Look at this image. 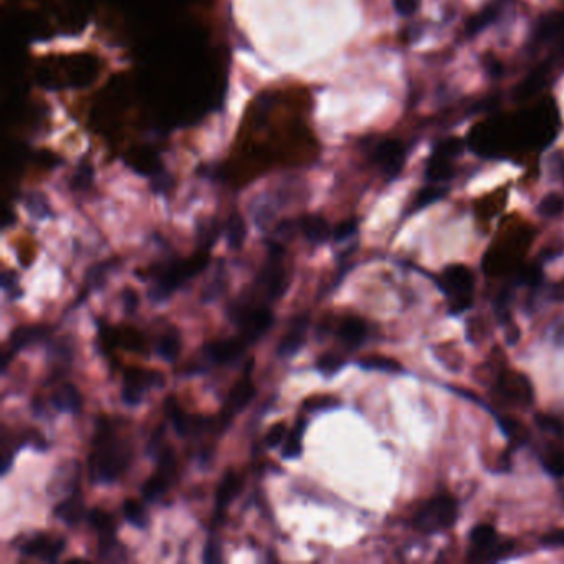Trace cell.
Wrapping results in <instances>:
<instances>
[{"label": "cell", "mask_w": 564, "mask_h": 564, "mask_svg": "<svg viewBox=\"0 0 564 564\" xmlns=\"http://www.w3.org/2000/svg\"><path fill=\"white\" fill-rule=\"evenodd\" d=\"M225 291V271H224V263H219V270H217L216 277H213L212 282L207 283V286L204 288L202 295H200V300L202 303H212L216 302L219 296Z\"/></svg>", "instance_id": "d6a6232c"}, {"label": "cell", "mask_w": 564, "mask_h": 564, "mask_svg": "<svg viewBox=\"0 0 564 564\" xmlns=\"http://www.w3.org/2000/svg\"><path fill=\"white\" fill-rule=\"evenodd\" d=\"M446 192H447L446 189H442V187H426V189H422V191L419 192L417 200H415V207L422 209V207H427V205L437 202V200H440L443 196H446Z\"/></svg>", "instance_id": "ee69618b"}, {"label": "cell", "mask_w": 564, "mask_h": 564, "mask_svg": "<svg viewBox=\"0 0 564 564\" xmlns=\"http://www.w3.org/2000/svg\"><path fill=\"white\" fill-rule=\"evenodd\" d=\"M564 32V14H551L543 17L536 25V40L546 42L553 40Z\"/></svg>", "instance_id": "cb8c5ba5"}, {"label": "cell", "mask_w": 564, "mask_h": 564, "mask_svg": "<svg viewBox=\"0 0 564 564\" xmlns=\"http://www.w3.org/2000/svg\"><path fill=\"white\" fill-rule=\"evenodd\" d=\"M121 300H123V304H125V310L127 315H134L136 308H138V304H139L138 293H136L134 290H131V288H125L121 293Z\"/></svg>", "instance_id": "816d5d0a"}, {"label": "cell", "mask_w": 564, "mask_h": 564, "mask_svg": "<svg viewBox=\"0 0 564 564\" xmlns=\"http://www.w3.org/2000/svg\"><path fill=\"white\" fill-rule=\"evenodd\" d=\"M554 298L564 300V283H559V285L554 288Z\"/></svg>", "instance_id": "680465c9"}, {"label": "cell", "mask_w": 564, "mask_h": 564, "mask_svg": "<svg viewBox=\"0 0 564 564\" xmlns=\"http://www.w3.org/2000/svg\"><path fill=\"white\" fill-rule=\"evenodd\" d=\"M340 407V399L335 396H315L303 402V409L310 412H321V410H329Z\"/></svg>", "instance_id": "f35d334b"}, {"label": "cell", "mask_w": 564, "mask_h": 564, "mask_svg": "<svg viewBox=\"0 0 564 564\" xmlns=\"http://www.w3.org/2000/svg\"><path fill=\"white\" fill-rule=\"evenodd\" d=\"M487 68L490 70V73H492L493 76L500 75V73H501V65L498 63L497 60H490V61H487Z\"/></svg>", "instance_id": "6f0895ef"}, {"label": "cell", "mask_w": 564, "mask_h": 564, "mask_svg": "<svg viewBox=\"0 0 564 564\" xmlns=\"http://www.w3.org/2000/svg\"><path fill=\"white\" fill-rule=\"evenodd\" d=\"M298 227L302 229L303 236L306 237L308 242L315 245H321L333 236L331 229H329L328 222L321 216H304L300 219Z\"/></svg>", "instance_id": "d6986e66"}, {"label": "cell", "mask_w": 564, "mask_h": 564, "mask_svg": "<svg viewBox=\"0 0 564 564\" xmlns=\"http://www.w3.org/2000/svg\"><path fill=\"white\" fill-rule=\"evenodd\" d=\"M242 477H238L236 472L229 470L224 473L222 477L219 487H217L216 492V513L217 516H220L224 513V510L232 503L233 498H236L242 490Z\"/></svg>", "instance_id": "2e32d148"}, {"label": "cell", "mask_w": 564, "mask_h": 564, "mask_svg": "<svg viewBox=\"0 0 564 564\" xmlns=\"http://www.w3.org/2000/svg\"><path fill=\"white\" fill-rule=\"evenodd\" d=\"M546 81L547 68L545 65V67H539L538 70H534V72L531 73L516 90H514V98H516V100H525V98L533 96L534 93H538L539 90L546 85Z\"/></svg>", "instance_id": "d4e9b609"}, {"label": "cell", "mask_w": 564, "mask_h": 564, "mask_svg": "<svg viewBox=\"0 0 564 564\" xmlns=\"http://www.w3.org/2000/svg\"><path fill=\"white\" fill-rule=\"evenodd\" d=\"M204 563H220L222 561V554H220V545L217 541L216 536H211L207 539V545L204 547V556H202Z\"/></svg>", "instance_id": "f907efd6"}, {"label": "cell", "mask_w": 564, "mask_h": 564, "mask_svg": "<svg viewBox=\"0 0 564 564\" xmlns=\"http://www.w3.org/2000/svg\"><path fill=\"white\" fill-rule=\"evenodd\" d=\"M460 152H462V141H460V139L450 138L440 144V146L437 147V151H435V154H440V156H443V158L452 159V158H455L457 154H460Z\"/></svg>", "instance_id": "681fc988"}, {"label": "cell", "mask_w": 564, "mask_h": 564, "mask_svg": "<svg viewBox=\"0 0 564 564\" xmlns=\"http://www.w3.org/2000/svg\"><path fill=\"white\" fill-rule=\"evenodd\" d=\"M357 366L362 369L382 370V373H401L402 370V366L399 364L396 359H390V357L386 356H377V354L361 357V359L357 361Z\"/></svg>", "instance_id": "f546056e"}, {"label": "cell", "mask_w": 564, "mask_h": 564, "mask_svg": "<svg viewBox=\"0 0 564 564\" xmlns=\"http://www.w3.org/2000/svg\"><path fill=\"white\" fill-rule=\"evenodd\" d=\"M169 485H171V480L156 472L154 475H151L149 479L144 481V485L141 488L143 498L147 501V503H154V501H158L159 498L167 492Z\"/></svg>", "instance_id": "83f0119b"}, {"label": "cell", "mask_w": 564, "mask_h": 564, "mask_svg": "<svg viewBox=\"0 0 564 564\" xmlns=\"http://www.w3.org/2000/svg\"><path fill=\"white\" fill-rule=\"evenodd\" d=\"M123 514H125L126 521L133 525L134 528L146 530L149 526V514H147L141 501L134 500V498H126L123 501Z\"/></svg>", "instance_id": "484cf974"}, {"label": "cell", "mask_w": 564, "mask_h": 564, "mask_svg": "<svg viewBox=\"0 0 564 564\" xmlns=\"http://www.w3.org/2000/svg\"><path fill=\"white\" fill-rule=\"evenodd\" d=\"M88 523L92 528L98 533L100 538V554L101 558H108L113 547L118 546L116 541V525L114 518L109 513L103 512L100 508H93L88 512Z\"/></svg>", "instance_id": "4fadbf2b"}, {"label": "cell", "mask_w": 564, "mask_h": 564, "mask_svg": "<svg viewBox=\"0 0 564 564\" xmlns=\"http://www.w3.org/2000/svg\"><path fill=\"white\" fill-rule=\"evenodd\" d=\"M473 273L465 265H450L442 273V291L450 300V313L459 315L472 306L473 303Z\"/></svg>", "instance_id": "277c9868"}, {"label": "cell", "mask_w": 564, "mask_h": 564, "mask_svg": "<svg viewBox=\"0 0 564 564\" xmlns=\"http://www.w3.org/2000/svg\"><path fill=\"white\" fill-rule=\"evenodd\" d=\"M109 270V263H98V265H94L93 269L88 270V273H86V285L88 288H100L103 283H105L106 280V273H108Z\"/></svg>", "instance_id": "f6af8a7d"}, {"label": "cell", "mask_w": 564, "mask_h": 564, "mask_svg": "<svg viewBox=\"0 0 564 564\" xmlns=\"http://www.w3.org/2000/svg\"><path fill=\"white\" fill-rule=\"evenodd\" d=\"M541 541L545 546H553V547L564 546V530L550 531V533H546L545 536H543Z\"/></svg>", "instance_id": "db71d44e"}, {"label": "cell", "mask_w": 564, "mask_h": 564, "mask_svg": "<svg viewBox=\"0 0 564 564\" xmlns=\"http://www.w3.org/2000/svg\"><path fill=\"white\" fill-rule=\"evenodd\" d=\"M225 237L232 250H240L247 238V225L240 213H232L225 222Z\"/></svg>", "instance_id": "603a6c76"}, {"label": "cell", "mask_w": 564, "mask_h": 564, "mask_svg": "<svg viewBox=\"0 0 564 564\" xmlns=\"http://www.w3.org/2000/svg\"><path fill=\"white\" fill-rule=\"evenodd\" d=\"M93 182V169L90 164H81L80 167L76 169L75 176L72 179V189H76V191H85L88 189Z\"/></svg>", "instance_id": "7bdbcfd3"}, {"label": "cell", "mask_w": 564, "mask_h": 564, "mask_svg": "<svg viewBox=\"0 0 564 564\" xmlns=\"http://www.w3.org/2000/svg\"><path fill=\"white\" fill-rule=\"evenodd\" d=\"M394 9L402 17H409L419 9V0H394Z\"/></svg>", "instance_id": "f5cc1de1"}, {"label": "cell", "mask_w": 564, "mask_h": 564, "mask_svg": "<svg viewBox=\"0 0 564 564\" xmlns=\"http://www.w3.org/2000/svg\"><path fill=\"white\" fill-rule=\"evenodd\" d=\"M80 463L76 460H65L55 468L48 492L52 497L67 498L80 490Z\"/></svg>", "instance_id": "30bf717a"}, {"label": "cell", "mask_w": 564, "mask_h": 564, "mask_svg": "<svg viewBox=\"0 0 564 564\" xmlns=\"http://www.w3.org/2000/svg\"><path fill=\"white\" fill-rule=\"evenodd\" d=\"M131 460L133 446L129 440L118 435L108 419L98 422L88 459L90 480L96 485L114 483L127 470Z\"/></svg>", "instance_id": "6da1fadb"}, {"label": "cell", "mask_w": 564, "mask_h": 564, "mask_svg": "<svg viewBox=\"0 0 564 564\" xmlns=\"http://www.w3.org/2000/svg\"><path fill=\"white\" fill-rule=\"evenodd\" d=\"M495 19H497V10L493 9V7H487V9L481 10L477 17H473L470 22L467 23V32L470 35L479 34L480 30H483V28L490 25V23H492Z\"/></svg>", "instance_id": "ab89813d"}, {"label": "cell", "mask_w": 564, "mask_h": 564, "mask_svg": "<svg viewBox=\"0 0 564 564\" xmlns=\"http://www.w3.org/2000/svg\"><path fill=\"white\" fill-rule=\"evenodd\" d=\"M541 463L547 473L563 479L564 477V450L563 448H550L541 457Z\"/></svg>", "instance_id": "1f68e13d"}, {"label": "cell", "mask_w": 564, "mask_h": 564, "mask_svg": "<svg viewBox=\"0 0 564 564\" xmlns=\"http://www.w3.org/2000/svg\"><path fill=\"white\" fill-rule=\"evenodd\" d=\"M52 406L55 407L59 412L78 414L81 410V406H83V399H81V394L76 386L63 384L55 394H53Z\"/></svg>", "instance_id": "ffe728a7"}, {"label": "cell", "mask_w": 564, "mask_h": 564, "mask_svg": "<svg viewBox=\"0 0 564 564\" xmlns=\"http://www.w3.org/2000/svg\"><path fill=\"white\" fill-rule=\"evenodd\" d=\"M553 341L556 346H559V348H564V321L558 324L553 333Z\"/></svg>", "instance_id": "9f6ffc18"}, {"label": "cell", "mask_w": 564, "mask_h": 564, "mask_svg": "<svg viewBox=\"0 0 564 564\" xmlns=\"http://www.w3.org/2000/svg\"><path fill=\"white\" fill-rule=\"evenodd\" d=\"M85 512H86L85 501H83V497H81L80 490L73 493V495L63 498V500H61L60 503L53 508V514H55V518H59V520L61 523H65L67 526L78 525V523L83 520Z\"/></svg>", "instance_id": "9a60e30c"}, {"label": "cell", "mask_w": 564, "mask_h": 564, "mask_svg": "<svg viewBox=\"0 0 564 564\" xmlns=\"http://www.w3.org/2000/svg\"><path fill=\"white\" fill-rule=\"evenodd\" d=\"M356 232H357V222L354 219H349V220H344L336 225L335 230H333V238H335L336 242H343L346 240V238L353 237Z\"/></svg>", "instance_id": "c3c4849f"}, {"label": "cell", "mask_w": 564, "mask_h": 564, "mask_svg": "<svg viewBox=\"0 0 564 564\" xmlns=\"http://www.w3.org/2000/svg\"><path fill=\"white\" fill-rule=\"evenodd\" d=\"M374 160L382 167L386 174L394 177L399 174L404 164V146L396 139H388L381 143L374 151Z\"/></svg>", "instance_id": "5bb4252c"}, {"label": "cell", "mask_w": 564, "mask_h": 564, "mask_svg": "<svg viewBox=\"0 0 564 564\" xmlns=\"http://www.w3.org/2000/svg\"><path fill=\"white\" fill-rule=\"evenodd\" d=\"M563 176H564V169H563Z\"/></svg>", "instance_id": "94428289"}, {"label": "cell", "mask_w": 564, "mask_h": 564, "mask_svg": "<svg viewBox=\"0 0 564 564\" xmlns=\"http://www.w3.org/2000/svg\"><path fill=\"white\" fill-rule=\"evenodd\" d=\"M164 437H166V426L160 424V426L156 427L154 434L151 435L149 442H147V446H146V454L149 455L151 459H156V457L159 455V452L164 448L163 446Z\"/></svg>", "instance_id": "bcb514c9"}, {"label": "cell", "mask_w": 564, "mask_h": 564, "mask_svg": "<svg viewBox=\"0 0 564 564\" xmlns=\"http://www.w3.org/2000/svg\"><path fill=\"white\" fill-rule=\"evenodd\" d=\"M164 384L166 379L159 370L141 368L127 369L121 386V399L127 406H138L151 389H160L164 388Z\"/></svg>", "instance_id": "8992f818"}, {"label": "cell", "mask_w": 564, "mask_h": 564, "mask_svg": "<svg viewBox=\"0 0 564 564\" xmlns=\"http://www.w3.org/2000/svg\"><path fill=\"white\" fill-rule=\"evenodd\" d=\"M250 344L244 337L238 335L236 337H229V340L211 341L202 348V356L211 366H232L244 356Z\"/></svg>", "instance_id": "52a82bcc"}, {"label": "cell", "mask_w": 564, "mask_h": 564, "mask_svg": "<svg viewBox=\"0 0 564 564\" xmlns=\"http://www.w3.org/2000/svg\"><path fill=\"white\" fill-rule=\"evenodd\" d=\"M344 364H346L344 357L337 356L335 353H324L323 356H320L318 361H316V369H318L324 377H333L344 368Z\"/></svg>", "instance_id": "e575fe53"}, {"label": "cell", "mask_w": 564, "mask_h": 564, "mask_svg": "<svg viewBox=\"0 0 564 564\" xmlns=\"http://www.w3.org/2000/svg\"><path fill=\"white\" fill-rule=\"evenodd\" d=\"M498 389L508 401L521 406H530L534 399L533 384L525 374L516 370H505L498 379Z\"/></svg>", "instance_id": "9c48e42d"}, {"label": "cell", "mask_w": 564, "mask_h": 564, "mask_svg": "<svg viewBox=\"0 0 564 564\" xmlns=\"http://www.w3.org/2000/svg\"><path fill=\"white\" fill-rule=\"evenodd\" d=\"M2 286L6 291H12V293H14L15 288L19 286V275L12 270L6 271V273L2 275Z\"/></svg>", "instance_id": "11a10c76"}, {"label": "cell", "mask_w": 564, "mask_h": 564, "mask_svg": "<svg viewBox=\"0 0 564 564\" xmlns=\"http://www.w3.org/2000/svg\"><path fill=\"white\" fill-rule=\"evenodd\" d=\"M308 324H310V315L308 313H303V315L296 316L290 321V328H288L286 335L283 336V340L277 346V354L280 357H283V359L293 357L306 344Z\"/></svg>", "instance_id": "7c38bea8"}, {"label": "cell", "mask_w": 564, "mask_h": 564, "mask_svg": "<svg viewBox=\"0 0 564 564\" xmlns=\"http://www.w3.org/2000/svg\"><path fill=\"white\" fill-rule=\"evenodd\" d=\"M457 520V503L450 495H439L422 506L415 516V526L424 533L447 530Z\"/></svg>", "instance_id": "5b68a950"}, {"label": "cell", "mask_w": 564, "mask_h": 564, "mask_svg": "<svg viewBox=\"0 0 564 564\" xmlns=\"http://www.w3.org/2000/svg\"><path fill=\"white\" fill-rule=\"evenodd\" d=\"M286 435V426L283 422L275 424L273 427L269 430L265 437V446L269 448H277L278 446H282V442L285 440Z\"/></svg>", "instance_id": "7dc6e473"}, {"label": "cell", "mask_w": 564, "mask_h": 564, "mask_svg": "<svg viewBox=\"0 0 564 564\" xmlns=\"http://www.w3.org/2000/svg\"><path fill=\"white\" fill-rule=\"evenodd\" d=\"M366 335H368V326L361 318L356 316H348L341 321L340 328H337V337L346 348L356 349L364 343Z\"/></svg>", "instance_id": "e0dca14e"}, {"label": "cell", "mask_w": 564, "mask_h": 564, "mask_svg": "<svg viewBox=\"0 0 564 564\" xmlns=\"http://www.w3.org/2000/svg\"><path fill=\"white\" fill-rule=\"evenodd\" d=\"M304 429H306V421H304V419H300V421L296 422V426L291 429L290 435H288L285 446H283V450H282L283 459L295 460L303 454L302 439H303Z\"/></svg>", "instance_id": "4316f807"}, {"label": "cell", "mask_w": 564, "mask_h": 564, "mask_svg": "<svg viewBox=\"0 0 564 564\" xmlns=\"http://www.w3.org/2000/svg\"><path fill=\"white\" fill-rule=\"evenodd\" d=\"M253 362H249V368H247L245 376L242 377L240 381L230 389L227 401H225L224 406V415L227 421L233 417V415L242 412V410L247 409V406L253 401L255 397V386L252 382V377H250V370L253 369Z\"/></svg>", "instance_id": "8fae6325"}, {"label": "cell", "mask_w": 564, "mask_h": 564, "mask_svg": "<svg viewBox=\"0 0 564 564\" xmlns=\"http://www.w3.org/2000/svg\"><path fill=\"white\" fill-rule=\"evenodd\" d=\"M217 237H219V229H217L216 222H209L207 225H200L199 229V245L200 250H205L209 252L211 247L216 244Z\"/></svg>", "instance_id": "b9f144b4"}, {"label": "cell", "mask_w": 564, "mask_h": 564, "mask_svg": "<svg viewBox=\"0 0 564 564\" xmlns=\"http://www.w3.org/2000/svg\"><path fill=\"white\" fill-rule=\"evenodd\" d=\"M156 460H158L156 472L172 481V477H174V473H176V463H177L174 450H172L171 447H164L163 450L159 452V455L156 457Z\"/></svg>", "instance_id": "8d00e7d4"}, {"label": "cell", "mask_w": 564, "mask_h": 564, "mask_svg": "<svg viewBox=\"0 0 564 564\" xmlns=\"http://www.w3.org/2000/svg\"><path fill=\"white\" fill-rule=\"evenodd\" d=\"M534 422L538 424V427L541 430L547 432V434H553L558 439H564V424L558 421L556 417H551V415L546 414H538L534 417Z\"/></svg>", "instance_id": "60d3db41"}, {"label": "cell", "mask_w": 564, "mask_h": 564, "mask_svg": "<svg viewBox=\"0 0 564 564\" xmlns=\"http://www.w3.org/2000/svg\"><path fill=\"white\" fill-rule=\"evenodd\" d=\"M65 547L67 541L63 538L50 539L47 534L40 533L23 539L19 545V553L27 558H40L45 563H56Z\"/></svg>", "instance_id": "ba28073f"}, {"label": "cell", "mask_w": 564, "mask_h": 564, "mask_svg": "<svg viewBox=\"0 0 564 564\" xmlns=\"http://www.w3.org/2000/svg\"><path fill=\"white\" fill-rule=\"evenodd\" d=\"M229 318L249 344L257 343L273 326V313L267 304H253L250 298H237L229 306Z\"/></svg>", "instance_id": "3957f363"}, {"label": "cell", "mask_w": 564, "mask_h": 564, "mask_svg": "<svg viewBox=\"0 0 564 564\" xmlns=\"http://www.w3.org/2000/svg\"><path fill=\"white\" fill-rule=\"evenodd\" d=\"M180 348H182V341H180V333L176 328H169L166 333L158 340L156 344V353L164 361L174 362L180 354Z\"/></svg>", "instance_id": "44dd1931"}, {"label": "cell", "mask_w": 564, "mask_h": 564, "mask_svg": "<svg viewBox=\"0 0 564 564\" xmlns=\"http://www.w3.org/2000/svg\"><path fill=\"white\" fill-rule=\"evenodd\" d=\"M498 426L503 430V434L508 437L510 442L513 443H523L528 439V432H526L525 426L513 417H498Z\"/></svg>", "instance_id": "4dcf8cb0"}, {"label": "cell", "mask_w": 564, "mask_h": 564, "mask_svg": "<svg viewBox=\"0 0 564 564\" xmlns=\"http://www.w3.org/2000/svg\"><path fill=\"white\" fill-rule=\"evenodd\" d=\"M543 280V270L539 263H533V265H526L518 270L516 282L526 286H538L539 282Z\"/></svg>", "instance_id": "74e56055"}, {"label": "cell", "mask_w": 564, "mask_h": 564, "mask_svg": "<svg viewBox=\"0 0 564 564\" xmlns=\"http://www.w3.org/2000/svg\"><path fill=\"white\" fill-rule=\"evenodd\" d=\"M209 262H211V257L205 250H199L189 260L169 262L158 273H154V280L149 288V300L152 303L166 302L185 282L207 269Z\"/></svg>", "instance_id": "7a4b0ae2"}, {"label": "cell", "mask_w": 564, "mask_h": 564, "mask_svg": "<svg viewBox=\"0 0 564 564\" xmlns=\"http://www.w3.org/2000/svg\"><path fill=\"white\" fill-rule=\"evenodd\" d=\"M538 212L543 217H558L564 212V197L561 194H547L538 205Z\"/></svg>", "instance_id": "d590c367"}, {"label": "cell", "mask_w": 564, "mask_h": 564, "mask_svg": "<svg viewBox=\"0 0 564 564\" xmlns=\"http://www.w3.org/2000/svg\"><path fill=\"white\" fill-rule=\"evenodd\" d=\"M559 492H561V497L564 498V487H561V488H559Z\"/></svg>", "instance_id": "91938a15"}, {"label": "cell", "mask_w": 564, "mask_h": 564, "mask_svg": "<svg viewBox=\"0 0 564 564\" xmlns=\"http://www.w3.org/2000/svg\"><path fill=\"white\" fill-rule=\"evenodd\" d=\"M166 414L167 417L171 419L172 427H174L176 434L179 435V437H189V435H191L192 417L180 409L174 396H169L166 399Z\"/></svg>", "instance_id": "7402d4cb"}, {"label": "cell", "mask_w": 564, "mask_h": 564, "mask_svg": "<svg viewBox=\"0 0 564 564\" xmlns=\"http://www.w3.org/2000/svg\"><path fill=\"white\" fill-rule=\"evenodd\" d=\"M25 207L30 212V216L39 220L47 219V217L52 216L50 205H48L47 197L42 192H32V194H28L25 199Z\"/></svg>", "instance_id": "836d02e7"}, {"label": "cell", "mask_w": 564, "mask_h": 564, "mask_svg": "<svg viewBox=\"0 0 564 564\" xmlns=\"http://www.w3.org/2000/svg\"><path fill=\"white\" fill-rule=\"evenodd\" d=\"M48 335H50V328L47 326H19L15 328L14 331L10 333L9 343H10V351L12 353H19L22 351L27 346L36 344L40 341L45 340Z\"/></svg>", "instance_id": "ac0fdd59"}, {"label": "cell", "mask_w": 564, "mask_h": 564, "mask_svg": "<svg viewBox=\"0 0 564 564\" xmlns=\"http://www.w3.org/2000/svg\"><path fill=\"white\" fill-rule=\"evenodd\" d=\"M452 174H454V169H452L450 159L443 158L440 154L432 156L426 171L427 179L432 180V182H442V180L450 179Z\"/></svg>", "instance_id": "f1b7e54d"}]
</instances>
